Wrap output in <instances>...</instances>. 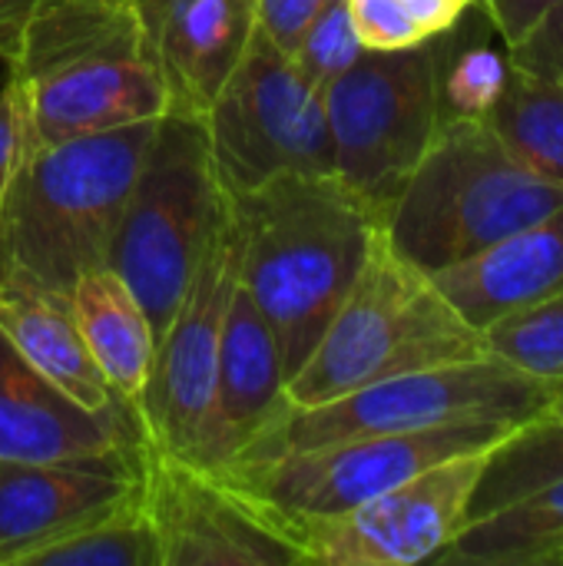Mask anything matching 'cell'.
I'll return each mask as SVG.
<instances>
[{"instance_id": "obj_1", "label": "cell", "mask_w": 563, "mask_h": 566, "mask_svg": "<svg viewBox=\"0 0 563 566\" xmlns=\"http://www.w3.org/2000/svg\"><path fill=\"white\" fill-rule=\"evenodd\" d=\"M232 219L239 282L265 315L289 381L355 285L382 226L332 172H285L236 192Z\"/></svg>"}, {"instance_id": "obj_2", "label": "cell", "mask_w": 563, "mask_h": 566, "mask_svg": "<svg viewBox=\"0 0 563 566\" xmlns=\"http://www.w3.org/2000/svg\"><path fill=\"white\" fill-rule=\"evenodd\" d=\"M27 149L169 113L136 0H46L10 53Z\"/></svg>"}, {"instance_id": "obj_3", "label": "cell", "mask_w": 563, "mask_h": 566, "mask_svg": "<svg viewBox=\"0 0 563 566\" xmlns=\"http://www.w3.org/2000/svg\"><path fill=\"white\" fill-rule=\"evenodd\" d=\"M159 119L73 136L23 153L0 202V289L66 302L106 265Z\"/></svg>"}, {"instance_id": "obj_4", "label": "cell", "mask_w": 563, "mask_h": 566, "mask_svg": "<svg viewBox=\"0 0 563 566\" xmlns=\"http://www.w3.org/2000/svg\"><path fill=\"white\" fill-rule=\"evenodd\" d=\"M478 355H488L484 335L392 245L382 226L325 335L285 381V398L292 408H312L392 375Z\"/></svg>"}, {"instance_id": "obj_5", "label": "cell", "mask_w": 563, "mask_h": 566, "mask_svg": "<svg viewBox=\"0 0 563 566\" xmlns=\"http://www.w3.org/2000/svg\"><path fill=\"white\" fill-rule=\"evenodd\" d=\"M563 189L524 166L488 119L445 116L395 199L385 232L418 269L441 272L548 219Z\"/></svg>"}, {"instance_id": "obj_6", "label": "cell", "mask_w": 563, "mask_h": 566, "mask_svg": "<svg viewBox=\"0 0 563 566\" xmlns=\"http://www.w3.org/2000/svg\"><path fill=\"white\" fill-rule=\"evenodd\" d=\"M229 216L232 196L219 179L202 119L163 116L106 259L143 305L156 342Z\"/></svg>"}, {"instance_id": "obj_7", "label": "cell", "mask_w": 563, "mask_h": 566, "mask_svg": "<svg viewBox=\"0 0 563 566\" xmlns=\"http://www.w3.org/2000/svg\"><path fill=\"white\" fill-rule=\"evenodd\" d=\"M544 405V381L488 352L465 361L392 375L312 408H289L226 468L352 438L411 434L455 424H524L538 418Z\"/></svg>"}, {"instance_id": "obj_8", "label": "cell", "mask_w": 563, "mask_h": 566, "mask_svg": "<svg viewBox=\"0 0 563 566\" xmlns=\"http://www.w3.org/2000/svg\"><path fill=\"white\" fill-rule=\"evenodd\" d=\"M441 36L405 50H362L325 86L332 176L385 226L441 126Z\"/></svg>"}, {"instance_id": "obj_9", "label": "cell", "mask_w": 563, "mask_h": 566, "mask_svg": "<svg viewBox=\"0 0 563 566\" xmlns=\"http://www.w3.org/2000/svg\"><path fill=\"white\" fill-rule=\"evenodd\" d=\"M202 126L229 196L285 172H332L325 96L259 27Z\"/></svg>"}, {"instance_id": "obj_10", "label": "cell", "mask_w": 563, "mask_h": 566, "mask_svg": "<svg viewBox=\"0 0 563 566\" xmlns=\"http://www.w3.org/2000/svg\"><path fill=\"white\" fill-rule=\"evenodd\" d=\"M518 424H455L411 434L352 438L269 461L236 464L212 478L256 507L279 514H338L358 507L428 468L494 448Z\"/></svg>"}, {"instance_id": "obj_11", "label": "cell", "mask_w": 563, "mask_h": 566, "mask_svg": "<svg viewBox=\"0 0 563 566\" xmlns=\"http://www.w3.org/2000/svg\"><path fill=\"white\" fill-rule=\"evenodd\" d=\"M484 454H465L338 514H279L252 507L299 551L302 564H431L468 524Z\"/></svg>"}, {"instance_id": "obj_12", "label": "cell", "mask_w": 563, "mask_h": 566, "mask_svg": "<svg viewBox=\"0 0 563 566\" xmlns=\"http://www.w3.org/2000/svg\"><path fill=\"white\" fill-rule=\"evenodd\" d=\"M239 285V232L229 216L209 239L196 275L156 342L149 385L139 398V418L156 454L202 464L216 401L219 338L229 298Z\"/></svg>"}, {"instance_id": "obj_13", "label": "cell", "mask_w": 563, "mask_h": 566, "mask_svg": "<svg viewBox=\"0 0 563 566\" xmlns=\"http://www.w3.org/2000/svg\"><path fill=\"white\" fill-rule=\"evenodd\" d=\"M146 504L163 566H295L299 551L229 484L186 461L146 464Z\"/></svg>"}, {"instance_id": "obj_14", "label": "cell", "mask_w": 563, "mask_h": 566, "mask_svg": "<svg viewBox=\"0 0 563 566\" xmlns=\"http://www.w3.org/2000/svg\"><path fill=\"white\" fill-rule=\"evenodd\" d=\"M153 444L143 428L90 415L40 371L0 332V461L93 464L146 474Z\"/></svg>"}, {"instance_id": "obj_15", "label": "cell", "mask_w": 563, "mask_h": 566, "mask_svg": "<svg viewBox=\"0 0 563 566\" xmlns=\"http://www.w3.org/2000/svg\"><path fill=\"white\" fill-rule=\"evenodd\" d=\"M136 7L169 113L202 119L256 33V0H136Z\"/></svg>"}, {"instance_id": "obj_16", "label": "cell", "mask_w": 563, "mask_h": 566, "mask_svg": "<svg viewBox=\"0 0 563 566\" xmlns=\"http://www.w3.org/2000/svg\"><path fill=\"white\" fill-rule=\"evenodd\" d=\"M143 481L146 474L93 464L0 461V566H20L33 551L116 511Z\"/></svg>"}, {"instance_id": "obj_17", "label": "cell", "mask_w": 563, "mask_h": 566, "mask_svg": "<svg viewBox=\"0 0 563 566\" xmlns=\"http://www.w3.org/2000/svg\"><path fill=\"white\" fill-rule=\"evenodd\" d=\"M289 408L292 405L285 398V365L279 342L239 282L222 322L212 424L199 471H222Z\"/></svg>"}, {"instance_id": "obj_18", "label": "cell", "mask_w": 563, "mask_h": 566, "mask_svg": "<svg viewBox=\"0 0 563 566\" xmlns=\"http://www.w3.org/2000/svg\"><path fill=\"white\" fill-rule=\"evenodd\" d=\"M455 312L484 332L491 322L563 295V206L548 219L488 245L484 252L431 272Z\"/></svg>"}, {"instance_id": "obj_19", "label": "cell", "mask_w": 563, "mask_h": 566, "mask_svg": "<svg viewBox=\"0 0 563 566\" xmlns=\"http://www.w3.org/2000/svg\"><path fill=\"white\" fill-rule=\"evenodd\" d=\"M0 332L33 371H40L80 408L119 424L143 428L139 408L123 398L103 375L66 302L0 289Z\"/></svg>"}, {"instance_id": "obj_20", "label": "cell", "mask_w": 563, "mask_h": 566, "mask_svg": "<svg viewBox=\"0 0 563 566\" xmlns=\"http://www.w3.org/2000/svg\"><path fill=\"white\" fill-rule=\"evenodd\" d=\"M66 305L103 375L139 408L156 361V332L129 285L100 265L76 279Z\"/></svg>"}, {"instance_id": "obj_21", "label": "cell", "mask_w": 563, "mask_h": 566, "mask_svg": "<svg viewBox=\"0 0 563 566\" xmlns=\"http://www.w3.org/2000/svg\"><path fill=\"white\" fill-rule=\"evenodd\" d=\"M431 564L563 566V481L471 517Z\"/></svg>"}, {"instance_id": "obj_22", "label": "cell", "mask_w": 563, "mask_h": 566, "mask_svg": "<svg viewBox=\"0 0 563 566\" xmlns=\"http://www.w3.org/2000/svg\"><path fill=\"white\" fill-rule=\"evenodd\" d=\"M488 123L524 166L563 189V80L511 66Z\"/></svg>"}, {"instance_id": "obj_23", "label": "cell", "mask_w": 563, "mask_h": 566, "mask_svg": "<svg viewBox=\"0 0 563 566\" xmlns=\"http://www.w3.org/2000/svg\"><path fill=\"white\" fill-rule=\"evenodd\" d=\"M554 481H563V418L538 415L488 448L468 521L484 517Z\"/></svg>"}, {"instance_id": "obj_24", "label": "cell", "mask_w": 563, "mask_h": 566, "mask_svg": "<svg viewBox=\"0 0 563 566\" xmlns=\"http://www.w3.org/2000/svg\"><path fill=\"white\" fill-rule=\"evenodd\" d=\"M20 566H163V544L146 504V481L136 497L33 551Z\"/></svg>"}, {"instance_id": "obj_25", "label": "cell", "mask_w": 563, "mask_h": 566, "mask_svg": "<svg viewBox=\"0 0 563 566\" xmlns=\"http://www.w3.org/2000/svg\"><path fill=\"white\" fill-rule=\"evenodd\" d=\"M484 348L511 368L551 385L563 378V295L518 308L484 332Z\"/></svg>"}, {"instance_id": "obj_26", "label": "cell", "mask_w": 563, "mask_h": 566, "mask_svg": "<svg viewBox=\"0 0 563 566\" xmlns=\"http://www.w3.org/2000/svg\"><path fill=\"white\" fill-rule=\"evenodd\" d=\"M511 63L494 46H471L458 53L448 66L441 60V119L445 116H475L488 119L494 103L508 86Z\"/></svg>"}, {"instance_id": "obj_27", "label": "cell", "mask_w": 563, "mask_h": 566, "mask_svg": "<svg viewBox=\"0 0 563 566\" xmlns=\"http://www.w3.org/2000/svg\"><path fill=\"white\" fill-rule=\"evenodd\" d=\"M362 50L365 46L348 13V3L332 0L302 33L299 46L292 50V63L315 90L325 93V86L338 80L362 56Z\"/></svg>"}, {"instance_id": "obj_28", "label": "cell", "mask_w": 563, "mask_h": 566, "mask_svg": "<svg viewBox=\"0 0 563 566\" xmlns=\"http://www.w3.org/2000/svg\"><path fill=\"white\" fill-rule=\"evenodd\" d=\"M345 3L365 50H405L428 40L402 0H345Z\"/></svg>"}, {"instance_id": "obj_29", "label": "cell", "mask_w": 563, "mask_h": 566, "mask_svg": "<svg viewBox=\"0 0 563 566\" xmlns=\"http://www.w3.org/2000/svg\"><path fill=\"white\" fill-rule=\"evenodd\" d=\"M508 63L538 76L563 80V3H557L521 43L508 46Z\"/></svg>"}, {"instance_id": "obj_30", "label": "cell", "mask_w": 563, "mask_h": 566, "mask_svg": "<svg viewBox=\"0 0 563 566\" xmlns=\"http://www.w3.org/2000/svg\"><path fill=\"white\" fill-rule=\"evenodd\" d=\"M332 0H256V27L285 53L299 46L309 23L329 7Z\"/></svg>"}, {"instance_id": "obj_31", "label": "cell", "mask_w": 563, "mask_h": 566, "mask_svg": "<svg viewBox=\"0 0 563 566\" xmlns=\"http://www.w3.org/2000/svg\"><path fill=\"white\" fill-rule=\"evenodd\" d=\"M494 30L501 33V40L508 46L521 43L557 3L563 0H481Z\"/></svg>"}, {"instance_id": "obj_32", "label": "cell", "mask_w": 563, "mask_h": 566, "mask_svg": "<svg viewBox=\"0 0 563 566\" xmlns=\"http://www.w3.org/2000/svg\"><path fill=\"white\" fill-rule=\"evenodd\" d=\"M27 153V133H23V116L17 106V96L10 83L0 86V202L7 196V186Z\"/></svg>"}, {"instance_id": "obj_33", "label": "cell", "mask_w": 563, "mask_h": 566, "mask_svg": "<svg viewBox=\"0 0 563 566\" xmlns=\"http://www.w3.org/2000/svg\"><path fill=\"white\" fill-rule=\"evenodd\" d=\"M405 10L411 13V20L418 23V30L431 40V36H445L461 13L468 10L461 0H402Z\"/></svg>"}, {"instance_id": "obj_34", "label": "cell", "mask_w": 563, "mask_h": 566, "mask_svg": "<svg viewBox=\"0 0 563 566\" xmlns=\"http://www.w3.org/2000/svg\"><path fill=\"white\" fill-rule=\"evenodd\" d=\"M43 3H46V0H0V56L10 53V46H13L20 27H23L27 17H30L37 7H43Z\"/></svg>"}, {"instance_id": "obj_35", "label": "cell", "mask_w": 563, "mask_h": 566, "mask_svg": "<svg viewBox=\"0 0 563 566\" xmlns=\"http://www.w3.org/2000/svg\"><path fill=\"white\" fill-rule=\"evenodd\" d=\"M541 415H548V418H563V378L548 385V405H544Z\"/></svg>"}, {"instance_id": "obj_36", "label": "cell", "mask_w": 563, "mask_h": 566, "mask_svg": "<svg viewBox=\"0 0 563 566\" xmlns=\"http://www.w3.org/2000/svg\"><path fill=\"white\" fill-rule=\"evenodd\" d=\"M465 7H475V3H481V0H461Z\"/></svg>"}]
</instances>
